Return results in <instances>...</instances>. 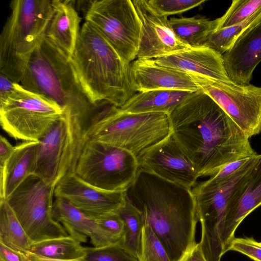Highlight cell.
I'll use <instances>...</instances> for the list:
<instances>
[{
  "label": "cell",
  "mask_w": 261,
  "mask_h": 261,
  "mask_svg": "<svg viewBox=\"0 0 261 261\" xmlns=\"http://www.w3.org/2000/svg\"><path fill=\"white\" fill-rule=\"evenodd\" d=\"M15 82L0 72V101L5 100L14 89Z\"/></svg>",
  "instance_id": "39"
},
{
  "label": "cell",
  "mask_w": 261,
  "mask_h": 261,
  "mask_svg": "<svg viewBox=\"0 0 261 261\" xmlns=\"http://www.w3.org/2000/svg\"><path fill=\"white\" fill-rule=\"evenodd\" d=\"M64 112L60 106L15 83L12 93L0 101V122L11 137L38 141Z\"/></svg>",
  "instance_id": "10"
},
{
  "label": "cell",
  "mask_w": 261,
  "mask_h": 261,
  "mask_svg": "<svg viewBox=\"0 0 261 261\" xmlns=\"http://www.w3.org/2000/svg\"><path fill=\"white\" fill-rule=\"evenodd\" d=\"M71 61L81 86L94 106L107 102L121 108L135 92L130 64L93 27L85 22L80 29Z\"/></svg>",
  "instance_id": "3"
},
{
  "label": "cell",
  "mask_w": 261,
  "mask_h": 261,
  "mask_svg": "<svg viewBox=\"0 0 261 261\" xmlns=\"http://www.w3.org/2000/svg\"><path fill=\"white\" fill-rule=\"evenodd\" d=\"M129 72L135 92L155 90L194 92L214 83L186 71L159 65L153 59H136L130 64Z\"/></svg>",
  "instance_id": "17"
},
{
  "label": "cell",
  "mask_w": 261,
  "mask_h": 261,
  "mask_svg": "<svg viewBox=\"0 0 261 261\" xmlns=\"http://www.w3.org/2000/svg\"><path fill=\"white\" fill-rule=\"evenodd\" d=\"M87 122L65 110L38 141L34 174L56 187L66 175L75 173L85 143Z\"/></svg>",
  "instance_id": "7"
},
{
  "label": "cell",
  "mask_w": 261,
  "mask_h": 261,
  "mask_svg": "<svg viewBox=\"0 0 261 261\" xmlns=\"http://www.w3.org/2000/svg\"><path fill=\"white\" fill-rule=\"evenodd\" d=\"M169 24L177 38L191 48L202 47L207 37L217 29L218 18L211 20L204 17H171Z\"/></svg>",
  "instance_id": "25"
},
{
  "label": "cell",
  "mask_w": 261,
  "mask_h": 261,
  "mask_svg": "<svg viewBox=\"0 0 261 261\" xmlns=\"http://www.w3.org/2000/svg\"><path fill=\"white\" fill-rule=\"evenodd\" d=\"M249 158L242 159L239 161L228 164L225 165L218 173L211 176L208 179L202 182L206 185L219 184L232 175L241 168Z\"/></svg>",
  "instance_id": "36"
},
{
  "label": "cell",
  "mask_w": 261,
  "mask_h": 261,
  "mask_svg": "<svg viewBox=\"0 0 261 261\" xmlns=\"http://www.w3.org/2000/svg\"><path fill=\"white\" fill-rule=\"evenodd\" d=\"M39 141L15 146L4 168H0V200H6L29 176L34 174Z\"/></svg>",
  "instance_id": "23"
},
{
  "label": "cell",
  "mask_w": 261,
  "mask_h": 261,
  "mask_svg": "<svg viewBox=\"0 0 261 261\" xmlns=\"http://www.w3.org/2000/svg\"><path fill=\"white\" fill-rule=\"evenodd\" d=\"M55 187L33 174L6 199L33 243L68 236L53 217Z\"/></svg>",
  "instance_id": "9"
},
{
  "label": "cell",
  "mask_w": 261,
  "mask_h": 261,
  "mask_svg": "<svg viewBox=\"0 0 261 261\" xmlns=\"http://www.w3.org/2000/svg\"><path fill=\"white\" fill-rule=\"evenodd\" d=\"M222 57L232 82L250 84L253 72L261 61V19L246 30Z\"/></svg>",
  "instance_id": "18"
},
{
  "label": "cell",
  "mask_w": 261,
  "mask_h": 261,
  "mask_svg": "<svg viewBox=\"0 0 261 261\" xmlns=\"http://www.w3.org/2000/svg\"><path fill=\"white\" fill-rule=\"evenodd\" d=\"M0 35V72L19 83L35 49L45 38L52 1L15 0Z\"/></svg>",
  "instance_id": "6"
},
{
  "label": "cell",
  "mask_w": 261,
  "mask_h": 261,
  "mask_svg": "<svg viewBox=\"0 0 261 261\" xmlns=\"http://www.w3.org/2000/svg\"><path fill=\"white\" fill-rule=\"evenodd\" d=\"M179 261H206L199 243H196Z\"/></svg>",
  "instance_id": "40"
},
{
  "label": "cell",
  "mask_w": 261,
  "mask_h": 261,
  "mask_svg": "<svg viewBox=\"0 0 261 261\" xmlns=\"http://www.w3.org/2000/svg\"><path fill=\"white\" fill-rule=\"evenodd\" d=\"M85 18L125 63L130 64L137 58L142 25L132 1H90Z\"/></svg>",
  "instance_id": "11"
},
{
  "label": "cell",
  "mask_w": 261,
  "mask_h": 261,
  "mask_svg": "<svg viewBox=\"0 0 261 261\" xmlns=\"http://www.w3.org/2000/svg\"><path fill=\"white\" fill-rule=\"evenodd\" d=\"M0 242L24 253L33 243L6 200H0Z\"/></svg>",
  "instance_id": "27"
},
{
  "label": "cell",
  "mask_w": 261,
  "mask_h": 261,
  "mask_svg": "<svg viewBox=\"0 0 261 261\" xmlns=\"http://www.w3.org/2000/svg\"><path fill=\"white\" fill-rule=\"evenodd\" d=\"M55 197L63 198L94 220L117 212L125 204V191H108L96 188L75 173L63 178L55 189Z\"/></svg>",
  "instance_id": "16"
},
{
  "label": "cell",
  "mask_w": 261,
  "mask_h": 261,
  "mask_svg": "<svg viewBox=\"0 0 261 261\" xmlns=\"http://www.w3.org/2000/svg\"><path fill=\"white\" fill-rule=\"evenodd\" d=\"M139 169L138 159L123 149L94 140H85L75 174L87 183L108 191H126Z\"/></svg>",
  "instance_id": "8"
},
{
  "label": "cell",
  "mask_w": 261,
  "mask_h": 261,
  "mask_svg": "<svg viewBox=\"0 0 261 261\" xmlns=\"http://www.w3.org/2000/svg\"><path fill=\"white\" fill-rule=\"evenodd\" d=\"M125 194L144 224L156 234L171 261H179L196 243L198 220L192 189L139 168Z\"/></svg>",
  "instance_id": "2"
},
{
  "label": "cell",
  "mask_w": 261,
  "mask_h": 261,
  "mask_svg": "<svg viewBox=\"0 0 261 261\" xmlns=\"http://www.w3.org/2000/svg\"><path fill=\"white\" fill-rule=\"evenodd\" d=\"M29 252L51 259H80L86 255V247L68 235L34 243Z\"/></svg>",
  "instance_id": "26"
},
{
  "label": "cell",
  "mask_w": 261,
  "mask_h": 261,
  "mask_svg": "<svg viewBox=\"0 0 261 261\" xmlns=\"http://www.w3.org/2000/svg\"><path fill=\"white\" fill-rule=\"evenodd\" d=\"M171 133L167 113H130L105 102L97 107L87 123L84 137L126 150L138 159Z\"/></svg>",
  "instance_id": "5"
},
{
  "label": "cell",
  "mask_w": 261,
  "mask_h": 261,
  "mask_svg": "<svg viewBox=\"0 0 261 261\" xmlns=\"http://www.w3.org/2000/svg\"><path fill=\"white\" fill-rule=\"evenodd\" d=\"M29 261H86L84 259L74 260H62L48 258L35 255L30 252H26Z\"/></svg>",
  "instance_id": "41"
},
{
  "label": "cell",
  "mask_w": 261,
  "mask_h": 261,
  "mask_svg": "<svg viewBox=\"0 0 261 261\" xmlns=\"http://www.w3.org/2000/svg\"><path fill=\"white\" fill-rule=\"evenodd\" d=\"M117 242L120 241L125 232L124 223L118 212L104 215L95 220Z\"/></svg>",
  "instance_id": "34"
},
{
  "label": "cell",
  "mask_w": 261,
  "mask_h": 261,
  "mask_svg": "<svg viewBox=\"0 0 261 261\" xmlns=\"http://www.w3.org/2000/svg\"><path fill=\"white\" fill-rule=\"evenodd\" d=\"M139 168L192 189L199 178L195 167L171 133L138 159Z\"/></svg>",
  "instance_id": "14"
},
{
  "label": "cell",
  "mask_w": 261,
  "mask_h": 261,
  "mask_svg": "<svg viewBox=\"0 0 261 261\" xmlns=\"http://www.w3.org/2000/svg\"><path fill=\"white\" fill-rule=\"evenodd\" d=\"M229 250L243 254L254 261H261V242L249 238H234L230 243Z\"/></svg>",
  "instance_id": "35"
},
{
  "label": "cell",
  "mask_w": 261,
  "mask_h": 261,
  "mask_svg": "<svg viewBox=\"0 0 261 261\" xmlns=\"http://www.w3.org/2000/svg\"><path fill=\"white\" fill-rule=\"evenodd\" d=\"M205 2V0H148L156 12L167 17L171 15L182 14Z\"/></svg>",
  "instance_id": "33"
},
{
  "label": "cell",
  "mask_w": 261,
  "mask_h": 261,
  "mask_svg": "<svg viewBox=\"0 0 261 261\" xmlns=\"http://www.w3.org/2000/svg\"><path fill=\"white\" fill-rule=\"evenodd\" d=\"M261 8V0H233L225 13L218 18L217 29L238 24L247 19Z\"/></svg>",
  "instance_id": "31"
},
{
  "label": "cell",
  "mask_w": 261,
  "mask_h": 261,
  "mask_svg": "<svg viewBox=\"0 0 261 261\" xmlns=\"http://www.w3.org/2000/svg\"><path fill=\"white\" fill-rule=\"evenodd\" d=\"M69 1H52L53 14L45 38L70 58L76 47L81 18Z\"/></svg>",
  "instance_id": "21"
},
{
  "label": "cell",
  "mask_w": 261,
  "mask_h": 261,
  "mask_svg": "<svg viewBox=\"0 0 261 261\" xmlns=\"http://www.w3.org/2000/svg\"><path fill=\"white\" fill-rule=\"evenodd\" d=\"M19 84L87 122L96 108L85 94L71 58L45 38L32 53Z\"/></svg>",
  "instance_id": "4"
},
{
  "label": "cell",
  "mask_w": 261,
  "mask_h": 261,
  "mask_svg": "<svg viewBox=\"0 0 261 261\" xmlns=\"http://www.w3.org/2000/svg\"><path fill=\"white\" fill-rule=\"evenodd\" d=\"M15 146L3 136L0 137V168H4L12 154Z\"/></svg>",
  "instance_id": "38"
},
{
  "label": "cell",
  "mask_w": 261,
  "mask_h": 261,
  "mask_svg": "<svg viewBox=\"0 0 261 261\" xmlns=\"http://www.w3.org/2000/svg\"><path fill=\"white\" fill-rule=\"evenodd\" d=\"M86 261H138L120 241L101 247H86Z\"/></svg>",
  "instance_id": "32"
},
{
  "label": "cell",
  "mask_w": 261,
  "mask_h": 261,
  "mask_svg": "<svg viewBox=\"0 0 261 261\" xmlns=\"http://www.w3.org/2000/svg\"><path fill=\"white\" fill-rule=\"evenodd\" d=\"M260 19L261 8L253 15L238 24L216 30L207 37L203 46L210 48L222 55L246 30Z\"/></svg>",
  "instance_id": "29"
},
{
  "label": "cell",
  "mask_w": 261,
  "mask_h": 261,
  "mask_svg": "<svg viewBox=\"0 0 261 261\" xmlns=\"http://www.w3.org/2000/svg\"><path fill=\"white\" fill-rule=\"evenodd\" d=\"M153 60L159 65L186 71L212 83H233L227 74L222 55L208 47L190 48Z\"/></svg>",
  "instance_id": "19"
},
{
  "label": "cell",
  "mask_w": 261,
  "mask_h": 261,
  "mask_svg": "<svg viewBox=\"0 0 261 261\" xmlns=\"http://www.w3.org/2000/svg\"><path fill=\"white\" fill-rule=\"evenodd\" d=\"M202 90L233 120L248 138L261 132V87L214 83Z\"/></svg>",
  "instance_id": "13"
},
{
  "label": "cell",
  "mask_w": 261,
  "mask_h": 261,
  "mask_svg": "<svg viewBox=\"0 0 261 261\" xmlns=\"http://www.w3.org/2000/svg\"><path fill=\"white\" fill-rule=\"evenodd\" d=\"M53 215L68 235L86 243L90 238L93 247L98 248L117 242L97 222L74 207L65 199L55 197Z\"/></svg>",
  "instance_id": "20"
},
{
  "label": "cell",
  "mask_w": 261,
  "mask_h": 261,
  "mask_svg": "<svg viewBox=\"0 0 261 261\" xmlns=\"http://www.w3.org/2000/svg\"><path fill=\"white\" fill-rule=\"evenodd\" d=\"M192 92L155 90L134 94L119 108L130 113L162 112L170 114Z\"/></svg>",
  "instance_id": "24"
},
{
  "label": "cell",
  "mask_w": 261,
  "mask_h": 261,
  "mask_svg": "<svg viewBox=\"0 0 261 261\" xmlns=\"http://www.w3.org/2000/svg\"><path fill=\"white\" fill-rule=\"evenodd\" d=\"M132 1L142 25L136 59H154L191 48L177 38L168 17L156 12L148 0Z\"/></svg>",
  "instance_id": "15"
},
{
  "label": "cell",
  "mask_w": 261,
  "mask_h": 261,
  "mask_svg": "<svg viewBox=\"0 0 261 261\" xmlns=\"http://www.w3.org/2000/svg\"><path fill=\"white\" fill-rule=\"evenodd\" d=\"M117 212L125 225L124 235L120 241L124 248L138 258L144 225L142 216L126 196L125 204Z\"/></svg>",
  "instance_id": "28"
},
{
  "label": "cell",
  "mask_w": 261,
  "mask_h": 261,
  "mask_svg": "<svg viewBox=\"0 0 261 261\" xmlns=\"http://www.w3.org/2000/svg\"><path fill=\"white\" fill-rule=\"evenodd\" d=\"M261 206V153L248 182L238 199L227 207L224 222L222 240L224 251L229 246L236 230L253 211Z\"/></svg>",
  "instance_id": "22"
},
{
  "label": "cell",
  "mask_w": 261,
  "mask_h": 261,
  "mask_svg": "<svg viewBox=\"0 0 261 261\" xmlns=\"http://www.w3.org/2000/svg\"><path fill=\"white\" fill-rule=\"evenodd\" d=\"M172 134L198 177L257 154L249 138L202 90L192 92L170 114Z\"/></svg>",
  "instance_id": "1"
},
{
  "label": "cell",
  "mask_w": 261,
  "mask_h": 261,
  "mask_svg": "<svg viewBox=\"0 0 261 261\" xmlns=\"http://www.w3.org/2000/svg\"><path fill=\"white\" fill-rule=\"evenodd\" d=\"M259 157L257 153L249 158L232 175L219 184L206 185L201 182L192 189L197 218L204 235L216 238L222 234L227 207L246 185Z\"/></svg>",
  "instance_id": "12"
},
{
  "label": "cell",
  "mask_w": 261,
  "mask_h": 261,
  "mask_svg": "<svg viewBox=\"0 0 261 261\" xmlns=\"http://www.w3.org/2000/svg\"><path fill=\"white\" fill-rule=\"evenodd\" d=\"M0 261H29L26 253L10 248L0 242Z\"/></svg>",
  "instance_id": "37"
},
{
  "label": "cell",
  "mask_w": 261,
  "mask_h": 261,
  "mask_svg": "<svg viewBox=\"0 0 261 261\" xmlns=\"http://www.w3.org/2000/svg\"><path fill=\"white\" fill-rule=\"evenodd\" d=\"M138 261H171L163 244L152 229L144 224Z\"/></svg>",
  "instance_id": "30"
}]
</instances>
